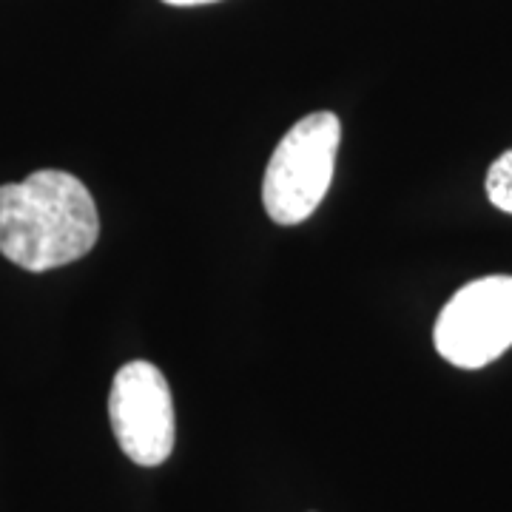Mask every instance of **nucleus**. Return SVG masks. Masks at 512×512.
<instances>
[{
  "label": "nucleus",
  "instance_id": "obj_1",
  "mask_svg": "<svg viewBox=\"0 0 512 512\" xmlns=\"http://www.w3.org/2000/svg\"><path fill=\"white\" fill-rule=\"evenodd\" d=\"M100 214L89 188L69 171L43 168L23 183L0 185V254L43 274L92 251Z\"/></svg>",
  "mask_w": 512,
  "mask_h": 512
},
{
  "label": "nucleus",
  "instance_id": "obj_2",
  "mask_svg": "<svg viewBox=\"0 0 512 512\" xmlns=\"http://www.w3.org/2000/svg\"><path fill=\"white\" fill-rule=\"evenodd\" d=\"M342 123L333 111H313L279 140L262 180V202L276 225H299L322 205L333 183Z\"/></svg>",
  "mask_w": 512,
  "mask_h": 512
},
{
  "label": "nucleus",
  "instance_id": "obj_3",
  "mask_svg": "<svg viewBox=\"0 0 512 512\" xmlns=\"http://www.w3.org/2000/svg\"><path fill=\"white\" fill-rule=\"evenodd\" d=\"M433 342L461 370L495 362L512 345V276H484L456 291L436 319Z\"/></svg>",
  "mask_w": 512,
  "mask_h": 512
},
{
  "label": "nucleus",
  "instance_id": "obj_4",
  "mask_svg": "<svg viewBox=\"0 0 512 512\" xmlns=\"http://www.w3.org/2000/svg\"><path fill=\"white\" fill-rule=\"evenodd\" d=\"M111 433L134 464L160 467L174 450V399L163 370L128 362L117 370L109 393Z\"/></svg>",
  "mask_w": 512,
  "mask_h": 512
},
{
  "label": "nucleus",
  "instance_id": "obj_5",
  "mask_svg": "<svg viewBox=\"0 0 512 512\" xmlns=\"http://www.w3.org/2000/svg\"><path fill=\"white\" fill-rule=\"evenodd\" d=\"M487 197L498 211L512 214V148L504 151L487 171Z\"/></svg>",
  "mask_w": 512,
  "mask_h": 512
},
{
  "label": "nucleus",
  "instance_id": "obj_6",
  "mask_svg": "<svg viewBox=\"0 0 512 512\" xmlns=\"http://www.w3.org/2000/svg\"><path fill=\"white\" fill-rule=\"evenodd\" d=\"M168 6H202V3H214V0H163Z\"/></svg>",
  "mask_w": 512,
  "mask_h": 512
}]
</instances>
